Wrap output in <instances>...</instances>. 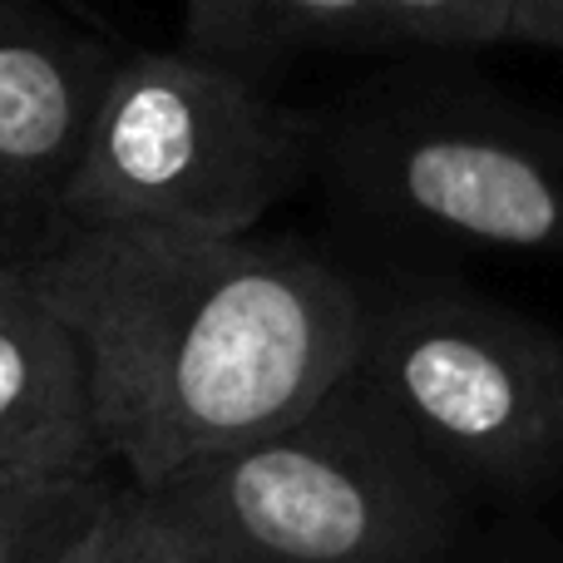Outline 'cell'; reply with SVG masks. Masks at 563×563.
<instances>
[{
  "instance_id": "1",
  "label": "cell",
  "mask_w": 563,
  "mask_h": 563,
  "mask_svg": "<svg viewBox=\"0 0 563 563\" xmlns=\"http://www.w3.org/2000/svg\"><path fill=\"white\" fill-rule=\"evenodd\" d=\"M89 361L109 470L158 489L351 376L361 277L297 238L40 228L20 253Z\"/></svg>"
},
{
  "instance_id": "2",
  "label": "cell",
  "mask_w": 563,
  "mask_h": 563,
  "mask_svg": "<svg viewBox=\"0 0 563 563\" xmlns=\"http://www.w3.org/2000/svg\"><path fill=\"white\" fill-rule=\"evenodd\" d=\"M178 563H445L470 489L346 376L301 420L139 489Z\"/></svg>"
},
{
  "instance_id": "3",
  "label": "cell",
  "mask_w": 563,
  "mask_h": 563,
  "mask_svg": "<svg viewBox=\"0 0 563 563\" xmlns=\"http://www.w3.org/2000/svg\"><path fill=\"white\" fill-rule=\"evenodd\" d=\"M361 243L563 263V114L479 79L390 75L321 109L317 184Z\"/></svg>"
},
{
  "instance_id": "4",
  "label": "cell",
  "mask_w": 563,
  "mask_h": 563,
  "mask_svg": "<svg viewBox=\"0 0 563 563\" xmlns=\"http://www.w3.org/2000/svg\"><path fill=\"white\" fill-rule=\"evenodd\" d=\"M321 109L194 49L119 55L45 228L243 238L317 184ZM40 238V233H35Z\"/></svg>"
},
{
  "instance_id": "5",
  "label": "cell",
  "mask_w": 563,
  "mask_h": 563,
  "mask_svg": "<svg viewBox=\"0 0 563 563\" xmlns=\"http://www.w3.org/2000/svg\"><path fill=\"white\" fill-rule=\"evenodd\" d=\"M356 277L351 376L445 475L470 495H534L563 479V336L450 273Z\"/></svg>"
},
{
  "instance_id": "6",
  "label": "cell",
  "mask_w": 563,
  "mask_h": 563,
  "mask_svg": "<svg viewBox=\"0 0 563 563\" xmlns=\"http://www.w3.org/2000/svg\"><path fill=\"white\" fill-rule=\"evenodd\" d=\"M119 49L40 0H0V257L49 223Z\"/></svg>"
},
{
  "instance_id": "7",
  "label": "cell",
  "mask_w": 563,
  "mask_h": 563,
  "mask_svg": "<svg viewBox=\"0 0 563 563\" xmlns=\"http://www.w3.org/2000/svg\"><path fill=\"white\" fill-rule=\"evenodd\" d=\"M0 475L35 485L109 475L85 346L20 257H0Z\"/></svg>"
},
{
  "instance_id": "8",
  "label": "cell",
  "mask_w": 563,
  "mask_h": 563,
  "mask_svg": "<svg viewBox=\"0 0 563 563\" xmlns=\"http://www.w3.org/2000/svg\"><path fill=\"white\" fill-rule=\"evenodd\" d=\"M184 49L263 79L301 55L400 49L380 0H184Z\"/></svg>"
},
{
  "instance_id": "9",
  "label": "cell",
  "mask_w": 563,
  "mask_h": 563,
  "mask_svg": "<svg viewBox=\"0 0 563 563\" xmlns=\"http://www.w3.org/2000/svg\"><path fill=\"white\" fill-rule=\"evenodd\" d=\"M114 475L79 485H35L0 475V563H49L104 499Z\"/></svg>"
},
{
  "instance_id": "10",
  "label": "cell",
  "mask_w": 563,
  "mask_h": 563,
  "mask_svg": "<svg viewBox=\"0 0 563 563\" xmlns=\"http://www.w3.org/2000/svg\"><path fill=\"white\" fill-rule=\"evenodd\" d=\"M49 563H178V554L158 529L148 499L129 479L114 475L104 499L89 509V519L65 539V549Z\"/></svg>"
},
{
  "instance_id": "11",
  "label": "cell",
  "mask_w": 563,
  "mask_h": 563,
  "mask_svg": "<svg viewBox=\"0 0 563 563\" xmlns=\"http://www.w3.org/2000/svg\"><path fill=\"white\" fill-rule=\"evenodd\" d=\"M400 49H489L515 40V0H380Z\"/></svg>"
},
{
  "instance_id": "12",
  "label": "cell",
  "mask_w": 563,
  "mask_h": 563,
  "mask_svg": "<svg viewBox=\"0 0 563 563\" xmlns=\"http://www.w3.org/2000/svg\"><path fill=\"white\" fill-rule=\"evenodd\" d=\"M515 40L563 55V0H515Z\"/></svg>"
}]
</instances>
